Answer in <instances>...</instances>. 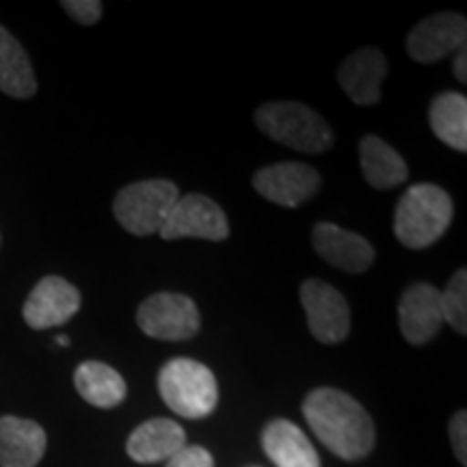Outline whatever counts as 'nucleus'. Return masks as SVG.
<instances>
[{
	"instance_id": "obj_1",
	"label": "nucleus",
	"mask_w": 467,
	"mask_h": 467,
	"mask_svg": "<svg viewBox=\"0 0 467 467\" xmlns=\"http://www.w3.org/2000/svg\"><path fill=\"white\" fill-rule=\"evenodd\" d=\"M312 433L329 452L344 461H359L375 448L377 431L372 418L353 396L336 388H318L303 400Z\"/></svg>"
},
{
	"instance_id": "obj_2",
	"label": "nucleus",
	"mask_w": 467,
	"mask_h": 467,
	"mask_svg": "<svg viewBox=\"0 0 467 467\" xmlns=\"http://www.w3.org/2000/svg\"><path fill=\"white\" fill-rule=\"evenodd\" d=\"M452 214V200L441 186L413 184L396 206L394 234L407 249H426L446 234Z\"/></svg>"
},
{
	"instance_id": "obj_3",
	"label": "nucleus",
	"mask_w": 467,
	"mask_h": 467,
	"mask_svg": "<svg viewBox=\"0 0 467 467\" xmlns=\"http://www.w3.org/2000/svg\"><path fill=\"white\" fill-rule=\"evenodd\" d=\"M255 126L273 141L306 154H323L336 143L325 117L301 102H268L255 110Z\"/></svg>"
},
{
	"instance_id": "obj_4",
	"label": "nucleus",
	"mask_w": 467,
	"mask_h": 467,
	"mask_svg": "<svg viewBox=\"0 0 467 467\" xmlns=\"http://www.w3.org/2000/svg\"><path fill=\"white\" fill-rule=\"evenodd\" d=\"M159 392L165 405L186 420L206 418L219 405L213 370L189 358H175L161 368Z\"/></svg>"
},
{
	"instance_id": "obj_5",
	"label": "nucleus",
	"mask_w": 467,
	"mask_h": 467,
	"mask_svg": "<svg viewBox=\"0 0 467 467\" xmlns=\"http://www.w3.org/2000/svg\"><path fill=\"white\" fill-rule=\"evenodd\" d=\"M180 200V191L171 180H141L117 192L113 202L115 219L134 236H151L161 227Z\"/></svg>"
},
{
	"instance_id": "obj_6",
	"label": "nucleus",
	"mask_w": 467,
	"mask_h": 467,
	"mask_svg": "<svg viewBox=\"0 0 467 467\" xmlns=\"http://www.w3.org/2000/svg\"><path fill=\"white\" fill-rule=\"evenodd\" d=\"M137 325L145 336L167 342H184L200 331L195 301L178 292H156L137 309Z\"/></svg>"
},
{
	"instance_id": "obj_7",
	"label": "nucleus",
	"mask_w": 467,
	"mask_h": 467,
	"mask_svg": "<svg viewBox=\"0 0 467 467\" xmlns=\"http://www.w3.org/2000/svg\"><path fill=\"white\" fill-rule=\"evenodd\" d=\"M159 234L165 241L200 238V241L221 243L230 236V223L217 202L200 192H189L180 195Z\"/></svg>"
},
{
	"instance_id": "obj_8",
	"label": "nucleus",
	"mask_w": 467,
	"mask_h": 467,
	"mask_svg": "<svg viewBox=\"0 0 467 467\" xmlns=\"http://www.w3.org/2000/svg\"><path fill=\"white\" fill-rule=\"evenodd\" d=\"M301 306L307 327L320 344H340L350 331V307L340 290L320 279L301 284Z\"/></svg>"
},
{
	"instance_id": "obj_9",
	"label": "nucleus",
	"mask_w": 467,
	"mask_h": 467,
	"mask_svg": "<svg viewBox=\"0 0 467 467\" xmlns=\"http://www.w3.org/2000/svg\"><path fill=\"white\" fill-rule=\"evenodd\" d=\"M254 189L277 206L299 208L320 191V175L303 162H277L254 175Z\"/></svg>"
},
{
	"instance_id": "obj_10",
	"label": "nucleus",
	"mask_w": 467,
	"mask_h": 467,
	"mask_svg": "<svg viewBox=\"0 0 467 467\" xmlns=\"http://www.w3.org/2000/svg\"><path fill=\"white\" fill-rule=\"evenodd\" d=\"M467 20L463 16L435 14L418 22L407 35V52L418 63H437L443 57L465 48Z\"/></svg>"
},
{
	"instance_id": "obj_11",
	"label": "nucleus",
	"mask_w": 467,
	"mask_h": 467,
	"mask_svg": "<svg viewBox=\"0 0 467 467\" xmlns=\"http://www.w3.org/2000/svg\"><path fill=\"white\" fill-rule=\"evenodd\" d=\"M80 309V292L67 279L48 275L35 285L22 307V317L31 329L44 331L66 325Z\"/></svg>"
},
{
	"instance_id": "obj_12",
	"label": "nucleus",
	"mask_w": 467,
	"mask_h": 467,
	"mask_svg": "<svg viewBox=\"0 0 467 467\" xmlns=\"http://www.w3.org/2000/svg\"><path fill=\"white\" fill-rule=\"evenodd\" d=\"M400 334L413 347H424L443 325L441 292L433 284L418 282L400 295L399 301Z\"/></svg>"
},
{
	"instance_id": "obj_13",
	"label": "nucleus",
	"mask_w": 467,
	"mask_h": 467,
	"mask_svg": "<svg viewBox=\"0 0 467 467\" xmlns=\"http://www.w3.org/2000/svg\"><path fill=\"white\" fill-rule=\"evenodd\" d=\"M314 249L320 258L340 268L344 273H366L377 254L375 247L358 232L344 230L336 223H317L312 230Z\"/></svg>"
},
{
	"instance_id": "obj_14",
	"label": "nucleus",
	"mask_w": 467,
	"mask_h": 467,
	"mask_svg": "<svg viewBox=\"0 0 467 467\" xmlns=\"http://www.w3.org/2000/svg\"><path fill=\"white\" fill-rule=\"evenodd\" d=\"M388 76V58L377 48H361L337 67V83L359 107H375L381 102V85Z\"/></svg>"
},
{
	"instance_id": "obj_15",
	"label": "nucleus",
	"mask_w": 467,
	"mask_h": 467,
	"mask_svg": "<svg viewBox=\"0 0 467 467\" xmlns=\"http://www.w3.org/2000/svg\"><path fill=\"white\" fill-rule=\"evenodd\" d=\"M48 437L37 422L17 416L0 418V467H37Z\"/></svg>"
},
{
	"instance_id": "obj_16",
	"label": "nucleus",
	"mask_w": 467,
	"mask_h": 467,
	"mask_svg": "<svg viewBox=\"0 0 467 467\" xmlns=\"http://www.w3.org/2000/svg\"><path fill=\"white\" fill-rule=\"evenodd\" d=\"M186 446L182 424L167 418H154L139 424L126 441L128 457L137 463H161L169 461Z\"/></svg>"
},
{
	"instance_id": "obj_17",
	"label": "nucleus",
	"mask_w": 467,
	"mask_h": 467,
	"mask_svg": "<svg viewBox=\"0 0 467 467\" xmlns=\"http://www.w3.org/2000/svg\"><path fill=\"white\" fill-rule=\"evenodd\" d=\"M262 448L277 467H320V457L303 433L301 426L290 420H273L262 431Z\"/></svg>"
},
{
	"instance_id": "obj_18",
	"label": "nucleus",
	"mask_w": 467,
	"mask_h": 467,
	"mask_svg": "<svg viewBox=\"0 0 467 467\" xmlns=\"http://www.w3.org/2000/svg\"><path fill=\"white\" fill-rule=\"evenodd\" d=\"M359 161L366 182L377 191H389L407 182L409 167L402 156L383 139L368 134L359 143Z\"/></svg>"
},
{
	"instance_id": "obj_19",
	"label": "nucleus",
	"mask_w": 467,
	"mask_h": 467,
	"mask_svg": "<svg viewBox=\"0 0 467 467\" xmlns=\"http://www.w3.org/2000/svg\"><path fill=\"white\" fill-rule=\"evenodd\" d=\"M74 385L78 394L93 407L113 409L124 402L128 385L124 377L102 361H83L74 372Z\"/></svg>"
},
{
	"instance_id": "obj_20",
	"label": "nucleus",
	"mask_w": 467,
	"mask_h": 467,
	"mask_svg": "<svg viewBox=\"0 0 467 467\" xmlns=\"http://www.w3.org/2000/svg\"><path fill=\"white\" fill-rule=\"evenodd\" d=\"M0 91L17 100H28L37 91L31 58L5 26H0Z\"/></svg>"
},
{
	"instance_id": "obj_21",
	"label": "nucleus",
	"mask_w": 467,
	"mask_h": 467,
	"mask_svg": "<svg viewBox=\"0 0 467 467\" xmlns=\"http://www.w3.org/2000/svg\"><path fill=\"white\" fill-rule=\"evenodd\" d=\"M429 121L440 141L461 154L467 151V98L463 93H440L431 104Z\"/></svg>"
},
{
	"instance_id": "obj_22",
	"label": "nucleus",
	"mask_w": 467,
	"mask_h": 467,
	"mask_svg": "<svg viewBox=\"0 0 467 467\" xmlns=\"http://www.w3.org/2000/svg\"><path fill=\"white\" fill-rule=\"evenodd\" d=\"M443 323H448L461 336L467 334V273L461 268L441 292Z\"/></svg>"
},
{
	"instance_id": "obj_23",
	"label": "nucleus",
	"mask_w": 467,
	"mask_h": 467,
	"mask_svg": "<svg viewBox=\"0 0 467 467\" xmlns=\"http://www.w3.org/2000/svg\"><path fill=\"white\" fill-rule=\"evenodd\" d=\"M61 7L67 11L69 16L74 17L80 25H96L102 17V3L100 0H66L61 3Z\"/></svg>"
},
{
	"instance_id": "obj_24",
	"label": "nucleus",
	"mask_w": 467,
	"mask_h": 467,
	"mask_svg": "<svg viewBox=\"0 0 467 467\" xmlns=\"http://www.w3.org/2000/svg\"><path fill=\"white\" fill-rule=\"evenodd\" d=\"M165 467H214V459L206 448L184 446L167 461Z\"/></svg>"
},
{
	"instance_id": "obj_25",
	"label": "nucleus",
	"mask_w": 467,
	"mask_h": 467,
	"mask_svg": "<svg viewBox=\"0 0 467 467\" xmlns=\"http://www.w3.org/2000/svg\"><path fill=\"white\" fill-rule=\"evenodd\" d=\"M451 441L454 457L459 459V463L467 467V413L459 411L454 413L451 420Z\"/></svg>"
},
{
	"instance_id": "obj_26",
	"label": "nucleus",
	"mask_w": 467,
	"mask_h": 467,
	"mask_svg": "<svg viewBox=\"0 0 467 467\" xmlns=\"http://www.w3.org/2000/svg\"><path fill=\"white\" fill-rule=\"evenodd\" d=\"M452 72H454V78H457L459 83H467V52H465V48H461L457 52V57H454Z\"/></svg>"
},
{
	"instance_id": "obj_27",
	"label": "nucleus",
	"mask_w": 467,
	"mask_h": 467,
	"mask_svg": "<svg viewBox=\"0 0 467 467\" xmlns=\"http://www.w3.org/2000/svg\"><path fill=\"white\" fill-rule=\"evenodd\" d=\"M57 344H61V347H69L67 336H58V337H57Z\"/></svg>"
}]
</instances>
